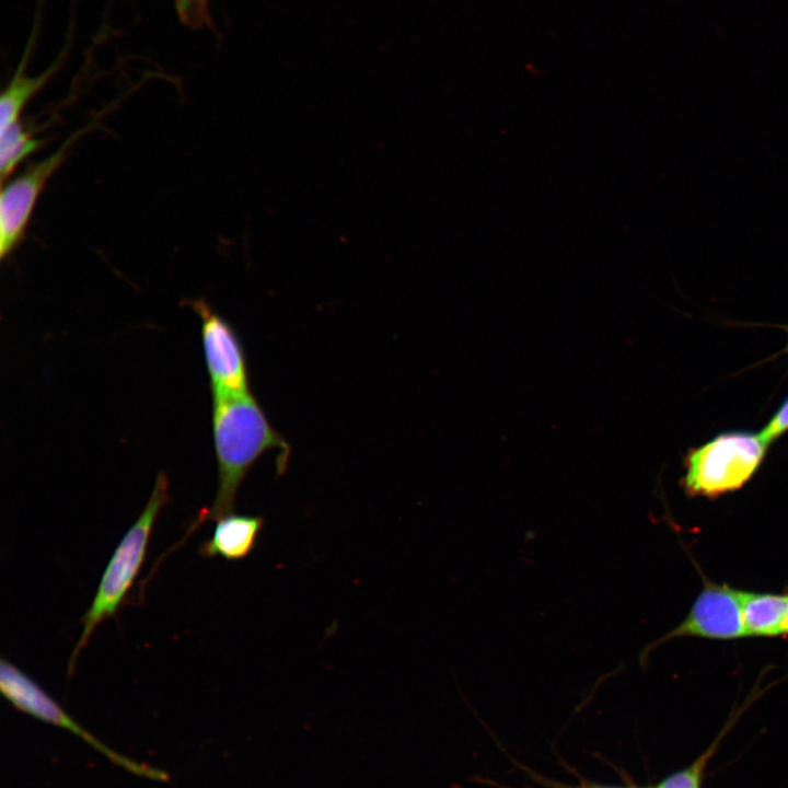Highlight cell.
<instances>
[{
  "label": "cell",
  "instance_id": "2e32d148",
  "mask_svg": "<svg viewBox=\"0 0 788 788\" xmlns=\"http://www.w3.org/2000/svg\"><path fill=\"white\" fill-rule=\"evenodd\" d=\"M787 350H788V338H787Z\"/></svg>",
  "mask_w": 788,
  "mask_h": 788
},
{
  "label": "cell",
  "instance_id": "8fae6325",
  "mask_svg": "<svg viewBox=\"0 0 788 788\" xmlns=\"http://www.w3.org/2000/svg\"><path fill=\"white\" fill-rule=\"evenodd\" d=\"M43 141L18 121L0 131V175L2 182L12 175L16 166L34 153Z\"/></svg>",
  "mask_w": 788,
  "mask_h": 788
},
{
  "label": "cell",
  "instance_id": "4fadbf2b",
  "mask_svg": "<svg viewBox=\"0 0 788 788\" xmlns=\"http://www.w3.org/2000/svg\"><path fill=\"white\" fill-rule=\"evenodd\" d=\"M707 757L708 753L688 768L667 777L656 788H700V776Z\"/></svg>",
  "mask_w": 788,
  "mask_h": 788
},
{
  "label": "cell",
  "instance_id": "7c38bea8",
  "mask_svg": "<svg viewBox=\"0 0 788 788\" xmlns=\"http://www.w3.org/2000/svg\"><path fill=\"white\" fill-rule=\"evenodd\" d=\"M174 3L184 25L194 30L212 26L209 0H174Z\"/></svg>",
  "mask_w": 788,
  "mask_h": 788
},
{
  "label": "cell",
  "instance_id": "7a4b0ae2",
  "mask_svg": "<svg viewBox=\"0 0 788 788\" xmlns=\"http://www.w3.org/2000/svg\"><path fill=\"white\" fill-rule=\"evenodd\" d=\"M169 500V478L160 472L148 502L112 554L95 595L81 618L83 627L68 661V676L72 675L77 659L95 628L104 619L116 616L144 563L154 523Z\"/></svg>",
  "mask_w": 788,
  "mask_h": 788
},
{
  "label": "cell",
  "instance_id": "3957f363",
  "mask_svg": "<svg viewBox=\"0 0 788 788\" xmlns=\"http://www.w3.org/2000/svg\"><path fill=\"white\" fill-rule=\"evenodd\" d=\"M768 447L758 432L719 433L687 451L682 487L691 497L709 499L737 491L758 471Z\"/></svg>",
  "mask_w": 788,
  "mask_h": 788
},
{
  "label": "cell",
  "instance_id": "8992f818",
  "mask_svg": "<svg viewBox=\"0 0 788 788\" xmlns=\"http://www.w3.org/2000/svg\"><path fill=\"white\" fill-rule=\"evenodd\" d=\"M201 320V339L212 395L250 392L246 357L231 324L202 300L186 301Z\"/></svg>",
  "mask_w": 788,
  "mask_h": 788
},
{
  "label": "cell",
  "instance_id": "9c48e42d",
  "mask_svg": "<svg viewBox=\"0 0 788 788\" xmlns=\"http://www.w3.org/2000/svg\"><path fill=\"white\" fill-rule=\"evenodd\" d=\"M37 24L31 34L25 51L16 67L10 82L0 97V131L20 121L25 105L35 96L57 71L60 63L57 60L50 68L38 76L30 77L26 73L28 58L35 44Z\"/></svg>",
  "mask_w": 788,
  "mask_h": 788
},
{
  "label": "cell",
  "instance_id": "6da1fadb",
  "mask_svg": "<svg viewBox=\"0 0 788 788\" xmlns=\"http://www.w3.org/2000/svg\"><path fill=\"white\" fill-rule=\"evenodd\" d=\"M212 438L218 465V490L212 505L201 508L189 524L179 547L190 534L207 521H218L232 514L236 495L254 463L270 449L281 452L276 463L282 475L290 455V447L268 421L251 392L212 395Z\"/></svg>",
  "mask_w": 788,
  "mask_h": 788
},
{
  "label": "cell",
  "instance_id": "277c9868",
  "mask_svg": "<svg viewBox=\"0 0 788 788\" xmlns=\"http://www.w3.org/2000/svg\"><path fill=\"white\" fill-rule=\"evenodd\" d=\"M91 127L92 124L77 130L57 150L31 164L23 173L2 186L0 196L1 259L10 256L19 246L46 183L66 160L74 142Z\"/></svg>",
  "mask_w": 788,
  "mask_h": 788
},
{
  "label": "cell",
  "instance_id": "30bf717a",
  "mask_svg": "<svg viewBox=\"0 0 788 788\" xmlns=\"http://www.w3.org/2000/svg\"><path fill=\"white\" fill-rule=\"evenodd\" d=\"M742 607L749 636L788 638V589L781 593L743 591Z\"/></svg>",
  "mask_w": 788,
  "mask_h": 788
},
{
  "label": "cell",
  "instance_id": "ba28073f",
  "mask_svg": "<svg viewBox=\"0 0 788 788\" xmlns=\"http://www.w3.org/2000/svg\"><path fill=\"white\" fill-rule=\"evenodd\" d=\"M210 538L199 546L204 558L220 556L228 560H242L256 547L265 519L260 515L229 514L216 521Z\"/></svg>",
  "mask_w": 788,
  "mask_h": 788
},
{
  "label": "cell",
  "instance_id": "52a82bcc",
  "mask_svg": "<svg viewBox=\"0 0 788 788\" xmlns=\"http://www.w3.org/2000/svg\"><path fill=\"white\" fill-rule=\"evenodd\" d=\"M742 598L743 590L708 581L682 623L649 649L676 637L692 636L716 640L749 637L743 618Z\"/></svg>",
  "mask_w": 788,
  "mask_h": 788
},
{
  "label": "cell",
  "instance_id": "5b68a950",
  "mask_svg": "<svg viewBox=\"0 0 788 788\" xmlns=\"http://www.w3.org/2000/svg\"><path fill=\"white\" fill-rule=\"evenodd\" d=\"M0 690L4 698L18 710L71 731L105 754L108 758L132 773L149 776L154 779H162L163 772L125 758L99 742L92 734L77 723L37 682L4 658L0 659Z\"/></svg>",
  "mask_w": 788,
  "mask_h": 788
},
{
  "label": "cell",
  "instance_id": "9a60e30c",
  "mask_svg": "<svg viewBox=\"0 0 788 788\" xmlns=\"http://www.w3.org/2000/svg\"><path fill=\"white\" fill-rule=\"evenodd\" d=\"M556 788H636V787H623V786H606V785H599L594 783H581L578 786H563L558 785Z\"/></svg>",
  "mask_w": 788,
  "mask_h": 788
},
{
  "label": "cell",
  "instance_id": "5bb4252c",
  "mask_svg": "<svg viewBox=\"0 0 788 788\" xmlns=\"http://www.w3.org/2000/svg\"><path fill=\"white\" fill-rule=\"evenodd\" d=\"M788 431V396L773 414L768 422L758 432L761 438L770 445Z\"/></svg>",
  "mask_w": 788,
  "mask_h": 788
}]
</instances>
